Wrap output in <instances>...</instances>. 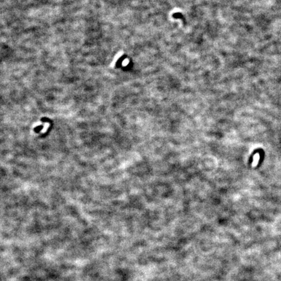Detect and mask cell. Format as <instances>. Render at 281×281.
I'll list each match as a JSON object with an SVG mask.
<instances>
[]
</instances>
